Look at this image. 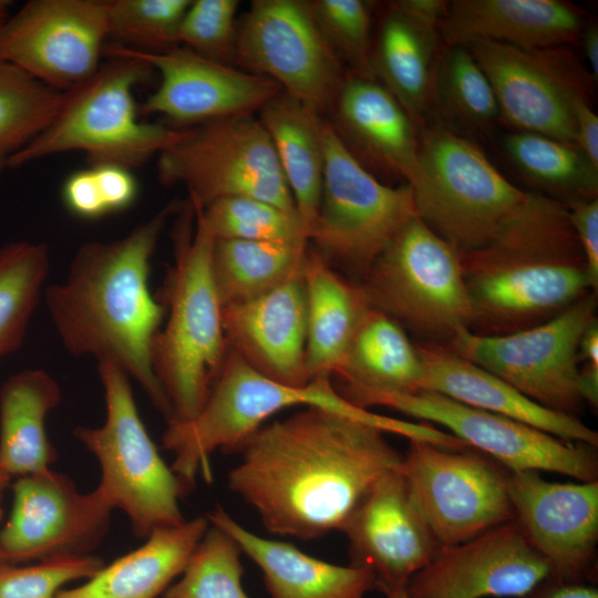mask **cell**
<instances>
[{
    "mask_svg": "<svg viewBox=\"0 0 598 598\" xmlns=\"http://www.w3.org/2000/svg\"><path fill=\"white\" fill-rule=\"evenodd\" d=\"M409 441L401 471L437 544L470 540L515 518L506 473L475 452Z\"/></svg>",
    "mask_w": 598,
    "mask_h": 598,
    "instance_id": "obj_15",
    "label": "cell"
},
{
    "mask_svg": "<svg viewBox=\"0 0 598 598\" xmlns=\"http://www.w3.org/2000/svg\"><path fill=\"white\" fill-rule=\"evenodd\" d=\"M320 204L309 244L332 267L364 277L394 236L417 217L409 184L391 186L363 167L344 147L326 116Z\"/></svg>",
    "mask_w": 598,
    "mask_h": 598,
    "instance_id": "obj_11",
    "label": "cell"
},
{
    "mask_svg": "<svg viewBox=\"0 0 598 598\" xmlns=\"http://www.w3.org/2000/svg\"><path fill=\"white\" fill-rule=\"evenodd\" d=\"M385 434L334 411L303 408L246 441L229 488L271 534L310 540L343 532L372 484L402 466Z\"/></svg>",
    "mask_w": 598,
    "mask_h": 598,
    "instance_id": "obj_1",
    "label": "cell"
},
{
    "mask_svg": "<svg viewBox=\"0 0 598 598\" xmlns=\"http://www.w3.org/2000/svg\"><path fill=\"white\" fill-rule=\"evenodd\" d=\"M107 43L106 0H30L0 27V61L68 92L97 72Z\"/></svg>",
    "mask_w": 598,
    "mask_h": 598,
    "instance_id": "obj_16",
    "label": "cell"
},
{
    "mask_svg": "<svg viewBox=\"0 0 598 598\" xmlns=\"http://www.w3.org/2000/svg\"><path fill=\"white\" fill-rule=\"evenodd\" d=\"M157 178L182 185L188 200L205 208L230 197H250L297 213L271 141L255 114L217 118L184 127L157 156Z\"/></svg>",
    "mask_w": 598,
    "mask_h": 598,
    "instance_id": "obj_10",
    "label": "cell"
},
{
    "mask_svg": "<svg viewBox=\"0 0 598 598\" xmlns=\"http://www.w3.org/2000/svg\"><path fill=\"white\" fill-rule=\"evenodd\" d=\"M589 292L548 320L505 334L457 331L445 347L503 379L534 402L576 415L580 393L579 342L596 319Z\"/></svg>",
    "mask_w": 598,
    "mask_h": 598,
    "instance_id": "obj_12",
    "label": "cell"
},
{
    "mask_svg": "<svg viewBox=\"0 0 598 598\" xmlns=\"http://www.w3.org/2000/svg\"><path fill=\"white\" fill-rule=\"evenodd\" d=\"M229 348L261 374L283 384L309 381L303 275L254 299L223 308Z\"/></svg>",
    "mask_w": 598,
    "mask_h": 598,
    "instance_id": "obj_23",
    "label": "cell"
},
{
    "mask_svg": "<svg viewBox=\"0 0 598 598\" xmlns=\"http://www.w3.org/2000/svg\"><path fill=\"white\" fill-rule=\"evenodd\" d=\"M235 66L275 81L322 116L331 112L348 75L307 0L251 1L238 19Z\"/></svg>",
    "mask_w": 598,
    "mask_h": 598,
    "instance_id": "obj_13",
    "label": "cell"
},
{
    "mask_svg": "<svg viewBox=\"0 0 598 598\" xmlns=\"http://www.w3.org/2000/svg\"><path fill=\"white\" fill-rule=\"evenodd\" d=\"M241 549L209 524L179 578L163 598H250L243 588Z\"/></svg>",
    "mask_w": 598,
    "mask_h": 598,
    "instance_id": "obj_39",
    "label": "cell"
},
{
    "mask_svg": "<svg viewBox=\"0 0 598 598\" xmlns=\"http://www.w3.org/2000/svg\"><path fill=\"white\" fill-rule=\"evenodd\" d=\"M460 255L474 310L471 331L480 334L539 324L595 292L567 208L546 195L535 194L493 243Z\"/></svg>",
    "mask_w": 598,
    "mask_h": 598,
    "instance_id": "obj_3",
    "label": "cell"
},
{
    "mask_svg": "<svg viewBox=\"0 0 598 598\" xmlns=\"http://www.w3.org/2000/svg\"><path fill=\"white\" fill-rule=\"evenodd\" d=\"M506 483L514 519L550 578L587 581L598 540V481L557 483L536 471H508Z\"/></svg>",
    "mask_w": 598,
    "mask_h": 598,
    "instance_id": "obj_19",
    "label": "cell"
},
{
    "mask_svg": "<svg viewBox=\"0 0 598 598\" xmlns=\"http://www.w3.org/2000/svg\"><path fill=\"white\" fill-rule=\"evenodd\" d=\"M199 209L215 239L308 241L298 214L260 199L223 198Z\"/></svg>",
    "mask_w": 598,
    "mask_h": 598,
    "instance_id": "obj_41",
    "label": "cell"
},
{
    "mask_svg": "<svg viewBox=\"0 0 598 598\" xmlns=\"http://www.w3.org/2000/svg\"><path fill=\"white\" fill-rule=\"evenodd\" d=\"M104 55L91 79L66 92L54 120L11 159L10 169L70 152L84 153L89 165L133 169L182 136L183 128L140 118L134 91L152 68L110 43Z\"/></svg>",
    "mask_w": 598,
    "mask_h": 598,
    "instance_id": "obj_6",
    "label": "cell"
},
{
    "mask_svg": "<svg viewBox=\"0 0 598 598\" xmlns=\"http://www.w3.org/2000/svg\"><path fill=\"white\" fill-rule=\"evenodd\" d=\"M385 598H409L405 588L395 589L385 595Z\"/></svg>",
    "mask_w": 598,
    "mask_h": 598,
    "instance_id": "obj_54",
    "label": "cell"
},
{
    "mask_svg": "<svg viewBox=\"0 0 598 598\" xmlns=\"http://www.w3.org/2000/svg\"><path fill=\"white\" fill-rule=\"evenodd\" d=\"M589 65V72L595 81L598 79V27L597 23H586L580 32L579 40Z\"/></svg>",
    "mask_w": 598,
    "mask_h": 598,
    "instance_id": "obj_52",
    "label": "cell"
},
{
    "mask_svg": "<svg viewBox=\"0 0 598 598\" xmlns=\"http://www.w3.org/2000/svg\"><path fill=\"white\" fill-rule=\"evenodd\" d=\"M464 45L487 75L505 123L576 144L573 106L586 86L564 47L527 51L483 40Z\"/></svg>",
    "mask_w": 598,
    "mask_h": 598,
    "instance_id": "obj_18",
    "label": "cell"
},
{
    "mask_svg": "<svg viewBox=\"0 0 598 598\" xmlns=\"http://www.w3.org/2000/svg\"><path fill=\"white\" fill-rule=\"evenodd\" d=\"M423 378L420 391L527 424L568 442L598 445V433L576 415L547 409L509 383L437 343L416 344Z\"/></svg>",
    "mask_w": 598,
    "mask_h": 598,
    "instance_id": "obj_26",
    "label": "cell"
},
{
    "mask_svg": "<svg viewBox=\"0 0 598 598\" xmlns=\"http://www.w3.org/2000/svg\"><path fill=\"white\" fill-rule=\"evenodd\" d=\"M257 116L269 135L298 216L309 237L323 182V116L282 90L259 110Z\"/></svg>",
    "mask_w": 598,
    "mask_h": 598,
    "instance_id": "obj_31",
    "label": "cell"
},
{
    "mask_svg": "<svg viewBox=\"0 0 598 598\" xmlns=\"http://www.w3.org/2000/svg\"><path fill=\"white\" fill-rule=\"evenodd\" d=\"M441 47L437 29L388 6L372 47L374 78L421 128L431 110L433 72Z\"/></svg>",
    "mask_w": 598,
    "mask_h": 598,
    "instance_id": "obj_32",
    "label": "cell"
},
{
    "mask_svg": "<svg viewBox=\"0 0 598 598\" xmlns=\"http://www.w3.org/2000/svg\"><path fill=\"white\" fill-rule=\"evenodd\" d=\"M237 0H192L179 27V45L208 60L235 66Z\"/></svg>",
    "mask_w": 598,
    "mask_h": 598,
    "instance_id": "obj_43",
    "label": "cell"
},
{
    "mask_svg": "<svg viewBox=\"0 0 598 598\" xmlns=\"http://www.w3.org/2000/svg\"><path fill=\"white\" fill-rule=\"evenodd\" d=\"M388 6L420 23L435 28L440 31L441 22L447 11L448 1L396 0L390 1Z\"/></svg>",
    "mask_w": 598,
    "mask_h": 598,
    "instance_id": "obj_50",
    "label": "cell"
},
{
    "mask_svg": "<svg viewBox=\"0 0 598 598\" xmlns=\"http://www.w3.org/2000/svg\"><path fill=\"white\" fill-rule=\"evenodd\" d=\"M522 598H598V589L585 582L548 578Z\"/></svg>",
    "mask_w": 598,
    "mask_h": 598,
    "instance_id": "obj_51",
    "label": "cell"
},
{
    "mask_svg": "<svg viewBox=\"0 0 598 598\" xmlns=\"http://www.w3.org/2000/svg\"><path fill=\"white\" fill-rule=\"evenodd\" d=\"M409 185L417 217L460 254L493 243L535 196L508 182L477 145L443 124L421 128Z\"/></svg>",
    "mask_w": 598,
    "mask_h": 598,
    "instance_id": "obj_7",
    "label": "cell"
},
{
    "mask_svg": "<svg viewBox=\"0 0 598 598\" xmlns=\"http://www.w3.org/2000/svg\"><path fill=\"white\" fill-rule=\"evenodd\" d=\"M580 393L584 402L598 404V320H592L579 342Z\"/></svg>",
    "mask_w": 598,
    "mask_h": 598,
    "instance_id": "obj_48",
    "label": "cell"
},
{
    "mask_svg": "<svg viewBox=\"0 0 598 598\" xmlns=\"http://www.w3.org/2000/svg\"><path fill=\"white\" fill-rule=\"evenodd\" d=\"M308 241L215 239L214 281L223 306L261 296L303 275Z\"/></svg>",
    "mask_w": 598,
    "mask_h": 598,
    "instance_id": "obj_34",
    "label": "cell"
},
{
    "mask_svg": "<svg viewBox=\"0 0 598 598\" xmlns=\"http://www.w3.org/2000/svg\"><path fill=\"white\" fill-rule=\"evenodd\" d=\"M326 117L370 173L410 184L417 166V125L380 82L348 74Z\"/></svg>",
    "mask_w": 598,
    "mask_h": 598,
    "instance_id": "obj_24",
    "label": "cell"
},
{
    "mask_svg": "<svg viewBox=\"0 0 598 598\" xmlns=\"http://www.w3.org/2000/svg\"><path fill=\"white\" fill-rule=\"evenodd\" d=\"M343 532L350 543L351 565L369 569L384 595L405 588L441 547L401 468L372 484Z\"/></svg>",
    "mask_w": 598,
    "mask_h": 598,
    "instance_id": "obj_22",
    "label": "cell"
},
{
    "mask_svg": "<svg viewBox=\"0 0 598 598\" xmlns=\"http://www.w3.org/2000/svg\"><path fill=\"white\" fill-rule=\"evenodd\" d=\"M192 0H106L109 43L142 52L179 45L182 19Z\"/></svg>",
    "mask_w": 598,
    "mask_h": 598,
    "instance_id": "obj_40",
    "label": "cell"
},
{
    "mask_svg": "<svg viewBox=\"0 0 598 598\" xmlns=\"http://www.w3.org/2000/svg\"><path fill=\"white\" fill-rule=\"evenodd\" d=\"M62 398L59 382L43 369H25L0 389V467L11 477L50 468L56 452L45 417Z\"/></svg>",
    "mask_w": 598,
    "mask_h": 598,
    "instance_id": "obj_30",
    "label": "cell"
},
{
    "mask_svg": "<svg viewBox=\"0 0 598 598\" xmlns=\"http://www.w3.org/2000/svg\"><path fill=\"white\" fill-rule=\"evenodd\" d=\"M550 578L515 519L443 546L406 584L409 598H522Z\"/></svg>",
    "mask_w": 598,
    "mask_h": 598,
    "instance_id": "obj_20",
    "label": "cell"
},
{
    "mask_svg": "<svg viewBox=\"0 0 598 598\" xmlns=\"http://www.w3.org/2000/svg\"><path fill=\"white\" fill-rule=\"evenodd\" d=\"M573 112L576 145L598 167V116L587 95L575 99Z\"/></svg>",
    "mask_w": 598,
    "mask_h": 598,
    "instance_id": "obj_49",
    "label": "cell"
},
{
    "mask_svg": "<svg viewBox=\"0 0 598 598\" xmlns=\"http://www.w3.org/2000/svg\"><path fill=\"white\" fill-rule=\"evenodd\" d=\"M174 264L156 298L164 324L152 346V367L171 409L169 422L194 419L205 404L229 351L212 269L215 237L188 199L172 233Z\"/></svg>",
    "mask_w": 598,
    "mask_h": 598,
    "instance_id": "obj_4",
    "label": "cell"
},
{
    "mask_svg": "<svg viewBox=\"0 0 598 598\" xmlns=\"http://www.w3.org/2000/svg\"><path fill=\"white\" fill-rule=\"evenodd\" d=\"M12 2L8 0H0V27L7 20L10 14Z\"/></svg>",
    "mask_w": 598,
    "mask_h": 598,
    "instance_id": "obj_53",
    "label": "cell"
},
{
    "mask_svg": "<svg viewBox=\"0 0 598 598\" xmlns=\"http://www.w3.org/2000/svg\"><path fill=\"white\" fill-rule=\"evenodd\" d=\"M360 285L371 307L424 337L447 342L472 328L461 255L419 217L394 236Z\"/></svg>",
    "mask_w": 598,
    "mask_h": 598,
    "instance_id": "obj_9",
    "label": "cell"
},
{
    "mask_svg": "<svg viewBox=\"0 0 598 598\" xmlns=\"http://www.w3.org/2000/svg\"><path fill=\"white\" fill-rule=\"evenodd\" d=\"M337 378L347 400L367 392L411 393L420 391L423 364L403 327L370 307Z\"/></svg>",
    "mask_w": 598,
    "mask_h": 598,
    "instance_id": "obj_33",
    "label": "cell"
},
{
    "mask_svg": "<svg viewBox=\"0 0 598 598\" xmlns=\"http://www.w3.org/2000/svg\"><path fill=\"white\" fill-rule=\"evenodd\" d=\"M206 518L230 536L241 553L259 567L270 598H364L377 588L369 569L334 565L287 542L258 536L219 505Z\"/></svg>",
    "mask_w": 598,
    "mask_h": 598,
    "instance_id": "obj_27",
    "label": "cell"
},
{
    "mask_svg": "<svg viewBox=\"0 0 598 598\" xmlns=\"http://www.w3.org/2000/svg\"><path fill=\"white\" fill-rule=\"evenodd\" d=\"M584 12L561 0H455L440 25L442 45L492 41L527 51L579 40Z\"/></svg>",
    "mask_w": 598,
    "mask_h": 598,
    "instance_id": "obj_25",
    "label": "cell"
},
{
    "mask_svg": "<svg viewBox=\"0 0 598 598\" xmlns=\"http://www.w3.org/2000/svg\"><path fill=\"white\" fill-rule=\"evenodd\" d=\"M104 565L85 555L40 561L29 567H0V598H56L72 581L92 577Z\"/></svg>",
    "mask_w": 598,
    "mask_h": 598,
    "instance_id": "obj_44",
    "label": "cell"
},
{
    "mask_svg": "<svg viewBox=\"0 0 598 598\" xmlns=\"http://www.w3.org/2000/svg\"><path fill=\"white\" fill-rule=\"evenodd\" d=\"M303 282L307 301L306 370L309 381L341 371L351 342L371 307L360 283L309 249Z\"/></svg>",
    "mask_w": 598,
    "mask_h": 598,
    "instance_id": "obj_28",
    "label": "cell"
},
{
    "mask_svg": "<svg viewBox=\"0 0 598 598\" xmlns=\"http://www.w3.org/2000/svg\"><path fill=\"white\" fill-rule=\"evenodd\" d=\"M431 109L448 128L487 130L499 117L491 82L472 54L460 44L442 45L434 65Z\"/></svg>",
    "mask_w": 598,
    "mask_h": 598,
    "instance_id": "obj_36",
    "label": "cell"
},
{
    "mask_svg": "<svg viewBox=\"0 0 598 598\" xmlns=\"http://www.w3.org/2000/svg\"><path fill=\"white\" fill-rule=\"evenodd\" d=\"M106 417L99 427L78 426L73 435L97 460L95 488L112 509L128 517L133 532L147 537L185 520L179 499L189 487L163 461L140 416L130 378L109 362L97 363Z\"/></svg>",
    "mask_w": 598,
    "mask_h": 598,
    "instance_id": "obj_8",
    "label": "cell"
},
{
    "mask_svg": "<svg viewBox=\"0 0 598 598\" xmlns=\"http://www.w3.org/2000/svg\"><path fill=\"white\" fill-rule=\"evenodd\" d=\"M1 498H2V491H0V518H1ZM2 561H4V558L0 551V567H1Z\"/></svg>",
    "mask_w": 598,
    "mask_h": 598,
    "instance_id": "obj_56",
    "label": "cell"
},
{
    "mask_svg": "<svg viewBox=\"0 0 598 598\" xmlns=\"http://www.w3.org/2000/svg\"><path fill=\"white\" fill-rule=\"evenodd\" d=\"M10 476L0 467V491L7 486Z\"/></svg>",
    "mask_w": 598,
    "mask_h": 598,
    "instance_id": "obj_55",
    "label": "cell"
},
{
    "mask_svg": "<svg viewBox=\"0 0 598 598\" xmlns=\"http://www.w3.org/2000/svg\"><path fill=\"white\" fill-rule=\"evenodd\" d=\"M12 493L0 532L4 560L90 555L107 533L113 509L96 489L83 494L65 474L49 468L20 476Z\"/></svg>",
    "mask_w": 598,
    "mask_h": 598,
    "instance_id": "obj_17",
    "label": "cell"
},
{
    "mask_svg": "<svg viewBox=\"0 0 598 598\" xmlns=\"http://www.w3.org/2000/svg\"><path fill=\"white\" fill-rule=\"evenodd\" d=\"M181 206L168 203L118 239L82 244L65 279L47 286L43 295L65 350L120 368L167 422L169 404L152 367V346L166 309L150 289V274L159 237Z\"/></svg>",
    "mask_w": 598,
    "mask_h": 598,
    "instance_id": "obj_2",
    "label": "cell"
},
{
    "mask_svg": "<svg viewBox=\"0 0 598 598\" xmlns=\"http://www.w3.org/2000/svg\"><path fill=\"white\" fill-rule=\"evenodd\" d=\"M293 406L334 411L405 439L416 434L413 422L354 405L331 379H315L300 386L283 384L255 370L229 348L198 414L187 422L167 423L162 442L174 455L172 470L188 486L199 472L209 482V458L216 450L239 451L272 415Z\"/></svg>",
    "mask_w": 598,
    "mask_h": 598,
    "instance_id": "obj_5",
    "label": "cell"
},
{
    "mask_svg": "<svg viewBox=\"0 0 598 598\" xmlns=\"http://www.w3.org/2000/svg\"><path fill=\"white\" fill-rule=\"evenodd\" d=\"M65 208L83 219H96L109 214L103 189L92 166L71 173L61 190Z\"/></svg>",
    "mask_w": 598,
    "mask_h": 598,
    "instance_id": "obj_45",
    "label": "cell"
},
{
    "mask_svg": "<svg viewBox=\"0 0 598 598\" xmlns=\"http://www.w3.org/2000/svg\"><path fill=\"white\" fill-rule=\"evenodd\" d=\"M115 47L143 60L161 76L157 89L140 104V113L161 115L178 128L257 114L281 91L268 78L208 60L182 45L163 52Z\"/></svg>",
    "mask_w": 598,
    "mask_h": 598,
    "instance_id": "obj_21",
    "label": "cell"
},
{
    "mask_svg": "<svg viewBox=\"0 0 598 598\" xmlns=\"http://www.w3.org/2000/svg\"><path fill=\"white\" fill-rule=\"evenodd\" d=\"M349 401L362 409L381 405L424 423L440 424L468 447L484 452L511 472H553L579 482L598 477L596 447L561 440L435 392H367Z\"/></svg>",
    "mask_w": 598,
    "mask_h": 598,
    "instance_id": "obj_14",
    "label": "cell"
},
{
    "mask_svg": "<svg viewBox=\"0 0 598 598\" xmlns=\"http://www.w3.org/2000/svg\"><path fill=\"white\" fill-rule=\"evenodd\" d=\"M323 38L350 75L375 80L372 68L371 12L362 0H307Z\"/></svg>",
    "mask_w": 598,
    "mask_h": 598,
    "instance_id": "obj_42",
    "label": "cell"
},
{
    "mask_svg": "<svg viewBox=\"0 0 598 598\" xmlns=\"http://www.w3.org/2000/svg\"><path fill=\"white\" fill-rule=\"evenodd\" d=\"M65 99L66 92L0 61V182L11 159L49 126Z\"/></svg>",
    "mask_w": 598,
    "mask_h": 598,
    "instance_id": "obj_38",
    "label": "cell"
},
{
    "mask_svg": "<svg viewBox=\"0 0 598 598\" xmlns=\"http://www.w3.org/2000/svg\"><path fill=\"white\" fill-rule=\"evenodd\" d=\"M51 257L44 243L16 240L0 246V358L23 343L43 298Z\"/></svg>",
    "mask_w": 598,
    "mask_h": 598,
    "instance_id": "obj_37",
    "label": "cell"
},
{
    "mask_svg": "<svg viewBox=\"0 0 598 598\" xmlns=\"http://www.w3.org/2000/svg\"><path fill=\"white\" fill-rule=\"evenodd\" d=\"M208 527L207 518L196 517L156 529L142 546L56 598H158L181 576Z\"/></svg>",
    "mask_w": 598,
    "mask_h": 598,
    "instance_id": "obj_29",
    "label": "cell"
},
{
    "mask_svg": "<svg viewBox=\"0 0 598 598\" xmlns=\"http://www.w3.org/2000/svg\"><path fill=\"white\" fill-rule=\"evenodd\" d=\"M571 227L582 250L590 285L598 288V198H578L564 203Z\"/></svg>",
    "mask_w": 598,
    "mask_h": 598,
    "instance_id": "obj_46",
    "label": "cell"
},
{
    "mask_svg": "<svg viewBox=\"0 0 598 598\" xmlns=\"http://www.w3.org/2000/svg\"><path fill=\"white\" fill-rule=\"evenodd\" d=\"M95 171L102 186L109 214L117 213L131 207L138 195V182L132 169L114 165H89Z\"/></svg>",
    "mask_w": 598,
    "mask_h": 598,
    "instance_id": "obj_47",
    "label": "cell"
},
{
    "mask_svg": "<svg viewBox=\"0 0 598 598\" xmlns=\"http://www.w3.org/2000/svg\"><path fill=\"white\" fill-rule=\"evenodd\" d=\"M502 147L524 178L563 203L597 197L598 167L576 144L514 131L504 135Z\"/></svg>",
    "mask_w": 598,
    "mask_h": 598,
    "instance_id": "obj_35",
    "label": "cell"
}]
</instances>
